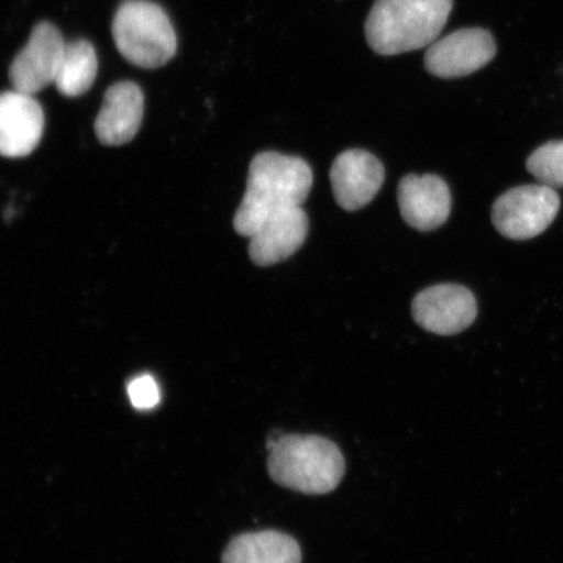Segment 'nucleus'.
Segmentation results:
<instances>
[{"label": "nucleus", "instance_id": "nucleus-1", "mask_svg": "<svg viewBox=\"0 0 563 563\" xmlns=\"http://www.w3.org/2000/svg\"><path fill=\"white\" fill-rule=\"evenodd\" d=\"M313 185L305 159L277 152L257 154L251 162L249 181L234 217L239 235L250 238L278 211L301 207Z\"/></svg>", "mask_w": 563, "mask_h": 563}, {"label": "nucleus", "instance_id": "nucleus-2", "mask_svg": "<svg viewBox=\"0 0 563 563\" xmlns=\"http://www.w3.org/2000/svg\"><path fill=\"white\" fill-rule=\"evenodd\" d=\"M267 473L280 487L321 496L333 492L346 473L341 449L321 435L285 434L267 440Z\"/></svg>", "mask_w": 563, "mask_h": 563}, {"label": "nucleus", "instance_id": "nucleus-3", "mask_svg": "<svg viewBox=\"0 0 563 563\" xmlns=\"http://www.w3.org/2000/svg\"><path fill=\"white\" fill-rule=\"evenodd\" d=\"M453 5V0H375L365 38L378 55L420 51L439 38Z\"/></svg>", "mask_w": 563, "mask_h": 563}, {"label": "nucleus", "instance_id": "nucleus-4", "mask_svg": "<svg viewBox=\"0 0 563 563\" xmlns=\"http://www.w3.org/2000/svg\"><path fill=\"white\" fill-rule=\"evenodd\" d=\"M112 37L123 58L140 68L167 65L178 47L170 19L150 0H126L112 21Z\"/></svg>", "mask_w": 563, "mask_h": 563}, {"label": "nucleus", "instance_id": "nucleus-5", "mask_svg": "<svg viewBox=\"0 0 563 563\" xmlns=\"http://www.w3.org/2000/svg\"><path fill=\"white\" fill-rule=\"evenodd\" d=\"M560 196L544 185L516 187L498 197L492 221L499 234L512 241H527L551 227L559 214Z\"/></svg>", "mask_w": 563, "mask_h": 563}, {"label": "nucleus", "instance_id": "nucleus-6", "mask_svg": "<svg viewBox=\"0 0 563 563\" xmlns=\"http://www.w3.org/2000/svg\"><path fill=\"white\" fill-rule=\"evenodd\" d=\"M67 42L58 27L47 21L34 26L27 44L13 59L10 80L13 89L38 93L55 82Z\"/></svg>", "mask_w": 563, "mask_h": 563}, {"label": "nucleus", "instance_id": "nucleus-7", "mask_svg": "<svg viewBox=\"0 0 563 563\" xmlns=\"http://www.w3.org/2000/svg\"><path fill=\"white\" fill-rule=\"evenodd\" d=\"M497 45L482 27H466L433 42L426 53V68L440 79H457L487 66L495 58Z\"/></svg>", "mask_w": 563, "mask_h": 563}, {"label": "nucleus", "instance_id": "nucleus-8", "mask_svg": "<svg viewBox=\"0 0 563 563\" xmlns=\"http://www.w3.org/2000/svg\"><path fill=\"white\" fill-rule=\"evenodd\" d=\"M412 316L427 332L454 335L473 325L477 316L476 299L460 285L432 286L413 299Z\"/></svg>", "mask_w": 563, "mask_h": 563}, {"label": "nucleus", "instance_id": "nucleus-9", "mask_svg": "<svg viewBox=\"0 0 563 563\" xmlns=\"http://www.w3.org/2000/svg\"><path fill=\"white\" fill-rule=\"evenodd\" d=\"M44 130V110L32 95L16 89L0 93V157L30 156Z\"/></svg>", "mask_w": 563, "mask_h": 563}, {"label": "nucleus", "instance_id": "nucleus-10", "mask_svg": "<svg viewBox=\"0 0 563 563\" xmlns=\"http://www.w3.org/2000/svg\"><path fill=\"white\" fill-rule=\"evenodd\" d=\"M330 180L338 206L355 211L375 199L384 185L385 168L373 154L351 150L335 158Z\"/></svg>", "mask_w": 563, "mask_h": 563}, {"label": "nucleus", "instance_id": "nucleus-11", "mask_svg": "<svg viewBox=\"0 0 563 563\" xmlns=\"http://www.w3.org/2000/svg\"><path fill=\"white\" fill-rule=\"evenodd\" d=\"M398 203L408 227L432 231L448 221L452 195L438 175H407L399 183Z\"/></svg>", "mask_w": 563, "mask_h": 563}, {"label": "nucleus", "instance_id": "nucleus-12", "mask_svg": "<svg viewBox=\"0 0 563 563\" xmlns=\"http://www.w3.org/2000/svg\"><path fill=\"white\" fill-rule=\"evenodd\" d=\"M309 229L301 207L278 211L250 236V257L258 266L276 265L305 244Z\"/></svg>", "mask_w": 563, "mask_h": 563}, {"label": "nucleus", "instance_id": "nucleus-13", "mask_svg": "<svg viewBox=\"0 0 563 563\" xmlns=\"http://www.w3.org/2000/svg\"><path fill=\"white\" fill-rule=\"evenodd\" d=\"M145 100L136 82L121 81L110 87L96 119V133L101 143L119 146L130 143L143 123Z\"/></svg>", "mask_w": 563, "mask_h": 563}, {"label": "nucleus", "instance_id": "nucleus-14", "mask_svg": "<svg viewBox=\"0 0 563 563\" xmlns=\"http://www.w3.org/2000/svg\"><path fill=\"white\" fill-rule=\"evenodd\" d=\"M222 563H301V549L298 541L285 532H249L230 541Z\"/></svg>", "mask_w": 563, "mask_h": 563}, {"label": "nucleus", "instance_id": "nucleus-15", "mask_svg": "<svg viewBox=\"0 0 563 563\" xmlns=\"http://www.w3.org/2000/svg\"><path fill=\"white\" fill-rule=\"evenodd\" d=\"M98 73L96 48L87 40L67 42L55 87L66 97L86 95L93 87Z\"/></svg>", "mask_w": 563, "mask_h": 563}, {"label": "nucleus", "instance_id": "nucleus-16", "mask_svg": "<svg viewBox=\"0 0 563 563\" xmlns=\"http://www.w3.org/2000/svg\"><path fill=\"white\" fill-rule=\"evenodd\" d=\"M534 178L551 188H563V141H551L538 147L527 161Z\"/></svg>", "mask_w": 563, "mask_h": 563}, {"label": "nucleus", "instance_id": "nucleus-17", "mask_svg": "<svg viewBox=\"0 0 563 563\" xmlns=\"http://www.w3.org/2000/svg\"><path fill=\"white\" fill-rule=\"evenodd\" d=\"M129 396L137 410H152L161 400L159 386L151 375L139 376L130 383Z\"/></svg>", "mask_w": 563, "mask_h": 563}]
</instances>
